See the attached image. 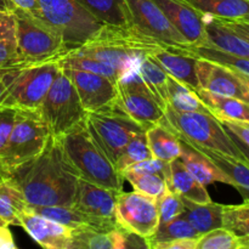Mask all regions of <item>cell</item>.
Masks as SVG:
<instances>
[{
	"mask_svg": "<svg viewBox=\"0 0 249 249\" xmlns=\"http://www.w3.org/2000/svg\"><path fill=\"white\" fill-rule=\"evenodd\" d=\"M12 178L29 206H72L79 177L66 158L58 136L50 134L39 156Z\"/></svg>",
	"mask_w": 249,
	"mask_h": 249,
	"instance_id": "cell-1",
	"label": "cell"
},
{
	"mask_svg": "<svg viewBox=\"0 0 249 249\" xmlns=\"http://www.w3.org/2000/svg\"><path fill=\"white\" fill-rule=\"evenodd\" d=\"M58 139L66 158L80 179L116 192L123 191V175L94 140L85 118Z\"/></svg>",
	"mask_w": 249,
	"mask_h": 249,
	"instance_id": "cell-2",
	"label": "cell"
},
{
	"mask_svg": "<svg viewBox=\"0 0 249 249\" xmlns=\"http://www.w3.org/2000/svg\"><path fill=\"white\" fill-rule=\"evenodd\" d=\"M160 46L135 36L126 27L104 26L91 39L72 53L112 66L121 79L124 74L138 68L141 57Z\"/></svg>",
	"mask_w": 249,
	"mask_h": 249,
	"instance_id": "cell-3",
	"label": "cell"
},
{
	"mask_svg": "<svg viewBox=\"0 0 249 249\" xmlns=\"http://www.w3.org/2000/svg\"><path fill=\"white\" fill-rule=\"evenodd\" d=\"M60 70L58 61L4 68L5 90L0 105L15 109H39Z\"/></svg>",
	"mask_w": 249,
	"mask_h": 249,
	"instance_id": "cell-4",
	"label": "cell"
},
{
	"mask_svg": "<svg viewBox=\"0 0 249 249\" xmlns=\"http://www.w3.org/2000/svg\"><path fill=\"white\" fill-rule=\"evenodd\" d=\"M163 121L178 138L194 147L201 151H213L246 162L245 156L238 150L230 134L213 114L182 113L167 104Z\"/></svg>",
	"mask_w": 249,
	"mask_h": 249,
	"instance_id": "cell-5",
	"label": "cell"
},
{
	"mask_svg": "<svg viewBox=\"0 0 249 249\" xmlns=\"http://www.w3.org/2000/svg\"><path fill=\"white\" fill-rule=\"evenodd\" d=\"M50 130L39 109H16L11 133L0 152V177H12L39 156Z\"/></svg>",
	"mask_w": 249,
	"mask_h": 249,
	"instance_id": "cell-6",
	"label": "cell"
},
{
	"mask_svg": "<svg viewBox=\"0 0 249 249\" xmlns=\"http://www.w3.org/2000/svg\"><path fill=\"white\" fill-rule=\"evenodd\" d=\"M15 15V40L17 53L23 63L60 61L70 49L62 36L40 17L17 9Z\"/></svg>",
	"mask_w": 249,
	"mask_h": 249,
	"instance_id": "cell-7",
	"label": "cell"
},
{
	"mask_svg": "<svg viewBox=\"0 0 249 249\" xmlns=\"http://www.w3.org/2000/svg\"><path fill=\"white\" fill-rule=\"evenodd\" d=\"M38 17L60 33L70 51L83 45L105 26L77 0H38Z\"/></svg>",
	"mask_w": 249,
	"mask_h": 249,
	"instance_id": "cell-8",
	"label": "cell"
},
{
	"mask_svg": "<svg viewBox=\"0 0 249 249\" xmlns=\"http://www.w3.org/2000/svg\"><path fill=\"white\" fill-rule=\"evenodd\" d=\"M126 28L145 40L168 49L190 46L155 0H124Z\"/></svg>",
	"mask_w": 249,
	"mask_h": 249,
	"instance_id": "cell-9",
	"label": "cell"
},
{
	"mask_svg": "<svg viewBox=\"0 0 249 249\" xmlns=\"http://www.w3.org/2000/svg\"><path fill=\"white\" fill-rule=\"evenodd\" d=\"M39 112L48 124L50 134L55 136L65 134L87 116L72 80L62 67L51 84Z\"/></svg>",
	"mask_w": 249,
	"mask_h": 249,
	"instance_id": "cell-10",
	"label": "cell"
},
{
	"mask_svg": "<svg viewBox=\"0 0 249 249\" xmlns=\"http://www.w3.org/2000/svg\"><path fill=\"white\" fill-rule=\"evenodd\" d=\"M85 123L94 140L113 164L131 139L146 131L142 125L114 107L106 111L89 112L85 116Z\"/></svg>",
	"mask_w": 249,
	"mask_h": 249,
	"instance_id": "cell-11",
	"label": "cell"
},
{
	"mask_svg": "<svg viewBox=\"0 0 249 249\" xmlns=\"http://www.w3.org/2000/svg\"><path fill=\"white\" fill-rule=\"evenodd\" d=\"M117 96L113 107L135 121L145 129L164 118V107L152 94L138 68L124 74L116 83Z\"/></svg>",
	"mask_w": 249,
	"mask_h": 249,
	"instance_id": "cell-12",
	"label": "cell"
},
{
	"mask_svg": "<svg viewBox=\"0 0 249 249\" xmlns=\"http://www.w3.org/2000/svg\"><path fill=\"white\" fill-rule=\"evenodd\" d=\"M116 220L125 232L147 240L160 225L157 201L138 191L118 192Z\"/></svg>",
	"mask_w": 249,
	"mask_h": 249,
	"instance_id": "cell-13",
	"label": "cell"
},
{
	"mask_svg": "<svg viewBox=\"0 0 249 249\" xmlns=\"http://www.w3.org/2000/svg\"><path fill=\"white\" fill-rule=\"evenodd\" d=\"M117 194L79 178L72 207L91 219L95 228H121L116 220Z\"/></svg>",
	"mask_w": 249,
	"mask_h": 249,
	"instance_id": "cell-14",
	"label": "cell"
},
{
	"mask_svg": "<svg viewBox=\"0 0 249 249\" xmlns=\"http://www.w3.org/2000/svg\"><path fill=\"white\" fill-rule=\"evenodd\" d=\"M62 68L72 80L80 104L87 113L113 108L117 96V87L113 80L88 71L70 67Z\"/></svg>",
	"mask_w": 249,
	"mask_h": 249,
	"instance_id": "cell-15",
	"label": "cell"
},
{
	"mask_svg": "<svg viewBox=\"0 0 249 249\" xmlns=\"http://www.w3.org/2000/svg\"><path fill=\"white\" fill-rule=\"evenodd\" d=\"M197 78L199 89L249 102V92L240 77L220 63L197 57Z\"/></svg>",
	"mask_w": 249,
	"mask_h": 249,
	"instance_id": "cell-16",
	"label": "cell"
},
{
	"mask_svg": "<svg viewBox=\"0 0 249 249\" xmlns=\"http://www.w3.org/2000/svg\"><path fill=\"white\" fill-rule=\"evenodd\" d=\"M19 226L43 248L71 249L72 229L34 213L29 207L19 215Z\"/></svg>",
	"mask_w": 249,
	"mask_h": 249,
	"instance_id": "cell-17",
	"label": "cell"
},
{
	"mask_svg": "<svg viewBox=\"0 0 249 249\" xmlns=\"http://www.w3.org/2000/svg\"><path fill=\"white\" fill-rule=\"evenodd\" d=\"M170 23L192 45H201L206 36V16L182 0H155Z\"/></svg>",
	"mask_w": 249,
	"mask_h": 249,
	"instance_id": "cell-18",
	"label": "cell"
},
{
	"mask_svg": "<svg viewBox=\"0 0 249 249\" xmlns=\"http://www.w3.org/2000/svg\"><path fill=\"white\" fill-rule=\"evenodd\" d=\"M148 55L167 72L168 75L194 89H199L197 78V57L184 49H168L160 46Z\"/></svg>",
	"mask_w": 249,
	"mask_h": 249,
	"instance_id": "cell-19",
	"label": "cell"
},
{
	"mask_svg": "<svg viewBox=\"0 0 249 249\" xmlns=\"http://www.w3.org/2000/svg\"><path fill=\"white\" fill-rule=\"evenodd\" d=\"M130 233L122 228L99 229L90 225L72 229L71 249H125Z\"/></svg>",
	"mask_w": 249,
	"mask_h": 249,
	"instance_id": "cell-20",
	"label": "cell"
},
{
	"mask_svg": "<svg viewBox=\"0 0 249 249\" xmlns=\"http://www.w3.org/2000/svg\"><path fill=\"white\" fill-rule=\"evenodd\" d=\"M180 143H181V155L179 160L186 167V169L196 178L197 181H199L204 186L213 182H223V184L235 187L232 179L226 175L208 156L181 139H180Z\"/></svg>",
	"mask_w": 249,
	"mask_h": 249,
	"instance_id": "cell-21",
	"label": "cell"
},
{
	"mask_svg": "<svg viewBox=\"0 0 249 249\" xmlns=\"http://www.w3.org/2000/svg\"><path fill=\"white\" fill-rule=\"evenodd\" d=\"M201 45L249 60V41L221 23L218 18L206 16V36Z\"/></svg>",
	"mask_w": 249,
	"mask_h": 249,
	"instance_id": "cell-22",
	"label": "cell"
},
{
	"mask_svg": "<svg viewBox=\"0 0 249 249\" xmlns=\"http://www.w3.org/2000/svg\"><path fill=\"white\" fill-rule=\"evenodd\" d=\"M197 95L219 121H230L249 124V102L232 96L213 94L198 89Z\"/></svg>",
	"mask_w": 249,
	"mask_h": 249,
	"instance_id": "cell-23",
	"label": "cell"
},
{
	"mask_svg": "<svg viewBox=\"0 0 249 249\" xmlns=\"http://www.w3.org/2000/svg\"><path fill=\"white\" fill-rule=\"evenodd\" d=\"M165 181L167 186L175 194L180 195L182 198L190 199L196 203L212 202L206 186L197 181L196 178L186 169L179 158L170 162L169 175Z\"/></svg>",
	"mask_w": 249,
	"mask_h": 249,
	"instance_id": "cell-24",
	"label": "cell"
},
{
	"mask_svg": "<svg viewBox=\"0 0 249 249\" xmlns=\"http://www.w3.org/2000/svg\"><path fill=\"white\" fill-rule=\"evenodd\" d=\"M28 207V202L14 178L0 177V220L9 226H19V215Z\"/></svg>",
	"mask_w": 249,
	"mask_h": 249,
	"instance_id": "cell-25",
	"label": "cell"
},
{
	"mask_svg": "<svg viewBox=\"0 0 249 249\" xmlns=\"http://www.w3.org/2000/svg\"><path fill=\"white\" fill-rule=\"evenodd\" d=\"M146 139L152 157L172 162L180 158L181 143L177 134L165 124L164 121L153 124L146 129Z\"/></svg>",
	"mask_w": 249,
	"mask_h": 249,
	"instance_id": "cell-26",
	"label": "cell"
},
{
	"mask_svg": "<svg viewBox=\"0 0 249 249\" xmlns=\"http://www.w3.org/2000/svg\"><path fill=\"white\" fill-rule=\"evenodd\" d=\"M185 211L182 215L199 233H206L213 229L223 226V209L224 204L214 203H196L190 199L184 198Z\"/></svg>",
	"mask_w": 249,
	"mask_h": 249,
	"instance_id": "cell-27",
	"label": "cell"
},
{
	"mask_svg": "<svg viewBox=\"0 0 249 249\" xmlns=\"http://www.w3.org/2000/svg\"><path fill=\"white\" fill-rule=\"evenodd\" d=\"M204 16L241 19L249 16V0H182Z\"/></svg>",
	"mask_w": 249,
	"mask_h": 249,
	"instance_id": "cell-28",
	"label": "cell"
},
{
	"mask_svg": "<svg viewBox=\"0 0 249 249\" xmlns=\"http://www.w3.org/2000/svg\"><path fill=\"white\" fill-rule=\"evenodd\" d=\"M167 90L168 105H170L177 111L182 113L196 112V113L212 114L211 109L203 104L194 89L170 75H168L167 79Z\"/></svg>",
	"mask_w": 249,
	"mask_h": 249,
	"instance_id": "cell-29",
	"label": "cell"
},
{
	"mask_svg": "<svg viewBox=\"0 0 249 249\" xmlns=\"http://www.w3.org/2000/svg\"><path fill=\"white\" fill-rule=\"evenodd\" d=\"M198 150V148H197ZM201 151V150H199ZM204 155L208 156L226 175L232 179L235 189L238 190L245 199H249V164L247 162L230 157V156L221 155L213 151H202Z\"/></svg>",
	"mask_w": 249,
	"mask_h": 249,
	"instance_id": "cell-30",
	"label": "cell"
},
{
	"mask_svg": "<svg viewBox=\"0 0 249 249\" xmlns=\"http://www.w3.org/2000/svg\"><path fill=\"white\" fill-rule=\"evenodd\" d=\"M138 71L140 77L152 91L163 107L168 104L167 79L168 74L150 55H145L139 61Z\"/></svg>",
	"mask_w": 249,
	"mask_h": 249,
	"instance_id": "cell-31",
	"label": "cell"
},
{
	"mask_svg": "<svg viewBox=\"0 0 249 249\" xmlns=\"http://www.w3.org/2000/svg\"><path fill=\"white\" fill-rule=\"evenodd\" d=\"M223 228L237 237L241 249H249V199L242 204L224 206Z\"/></svg>",
	"mask_w": 249,
	"mask_h": 249,
	"instance_id": "cell-32",
	"label": "cell"
},
{
	"mask_svg": "<svg viewBox=\"0 0 249 249\" xmlns=\"http://www.w3.org/2000/svg\"><path fill=\"white\" fill-rule=\"evenodd\" d=\"M105 26L126 27L124 0H77Z\"/></svg>",
	"mask_w": 249,
	"mask_h": 249,
	"instance_id": "cell-33",
	"label": "cell"
},
{
	"mask_svg": "<svg viewBox=\"0 0 249 249\" xmlns=\"http://www.w3.org/2000/svg\"><path fill=\"white\" fill-rule=\"evenodd\" d=\"M199 233L195 230L194 226L180 215L165 224H160L156 232L145 241L146 248H152L156 243L167 242V241L180 240V238H198Z\"/></svg>",
	"mask_w": 249,
	"mask_h": 249,
	"instance_id": "cell-34",
	"label": "cell"
},
{
	"mask_svg": "<svg viewBox=\"0 0 249 249\" xmlns=\"http://www.w3.org/2000/svg\"><path fill=\"white\" fill-rule=\"evenodd\" d=\"M29 208L34 213L51 219V220L56 221L58 224H62V225L67 226L70 229H77L84 225L94 226L91 219L73 208L72 206H29Z\"/></svg>",
	"mask_w": 249,
	"mask_h": 249,
	"instance_id": "cell-35",
	"label": "cell"
},
{
	"mask_svg": "<svg viewBox=\"0 0 249 249\" xmlns=\"http://www.w3.org/2000/svg\"><path fill=\"white\" fill-rule=\"evenodd\" d=\"M184 50H186L187 53L196 56V57L206 58V60L220 63V65L225 66V67L230 68V70L235 71V72H241L249 75L248 58L230 55V53H224V51H220L218 50V49H214L212 48V46H207V45L187 46V48H185Z\"/></svg>",
	"mask_w": 249,
	"mask_h": 249,
	"instance_id": "cell-36",
	"label": "cell"
},
{
	"mask_svg": "<svg viewBox=\"0 0 249 249\" xmlns=\"http://www.w3.org/2000/svg\"><path fill=\"white\" fill-rule=\"evenodd\" d=\"M58 62H60V65L62 66V67L77 68V70L88 71V72L105 75V77L113 80L114 83H117L119 80L118 72H117L112 66L107 65V63L102 62V61L88 57V56H83L79 55V53H72V51L66 53Z\"/></svg>",
	"mask_w": 249,
	"mask_h": 249,
	"instance_id": "cell-37",
	"label": "cell"
},
{
	"mask_svg": "<svg viewBox=\"0 0 249 249\" xmlns=\"http://www.w3.org/2000/svg\"><path fill=\"white\" fill-rule=\"evenodd\" d=\"M151 157H152V155H151L150 147H148L145 131V133L139 134L135 138L131 139L130 142L122 151L114 165H116L117 170L122 174V173L128 170L129 168H131L136 163L142 162V160Z\"/></svg>",
	"mask_w": 249,
	"mask_h": 249,
	"instance_id": "cell-38",
	"label": "cell"
},
{
	"mask_svg": "<svg viewBox=\"0 0 249 249\" xmlns=\"http://www.w3.org/2000/svg\"><path fill=\"white\" fill-rule=\"evenodd\" d=\"M122 175L124 180L129 181V184L134 187V191H138L153 198H158L168 187L164 178L160 175L131 172V170H125L122 173Z\"/></svg>",
	"mask_w": 249,
	"mask_h": 249,
	"instance_id": "cell-39",
	"label": "cell"
},
{
	"mask_svg": "<svg viewBox=\"0 0 249 249\" xmlns=\"http://www.w3.org/2000/svg\"><path fill=\"white\" fill-rule=\"evenodd\" d=\"M196 249H241L237 237L225 228H216L197 238Z\"/></svg>",
	"mask_w": 249,
	"mask_h": 249,
	"instance_id": "cell-40",
	"label": "cell"
},
{
	"mask_svg": "<svg viewBox=\"0 0 249 249\" xmlns=\"http://www.w3.org/2000/svg\"><path fill=\"white\" fill-rule=\"evenodd\" d=\"M157 201L158 215H160V224H165L178 216L182 215L185 211L184 198L180 195L167 187L165 191L160 195Z\"/></svg>",
	"mask_w": 249,
	"mask_h": 249,
	"instance_id": "cell-41",
	"label": "cell"
},
{
	"mask_svg": "<svg viewBox=\"0 0 249 249\" xmlns=\"http://www.w3.org/2000/svg\"><path fill=\"white\" fill-rule=\"evenodd\" d=\"M128 170L138 173H148V174H156L160 177L164 178L167 180L168 175H169L170 170V162H165V160H158V158L151 157L147 160L139 162L134 164L133 167L129 168Z\"/></svg>",
	"mask_w": 249,
	"mask_h": 249,
	"instance_id": "cell-42",
	"label": "cell"
},
{
	"mask_svg": "<svg viewBox=\"0 0 249 249\" xmlns=\"http://www.w3.org/2000/svg\"><path fill=\"white\" fill-rule=\"evenodd\" d=\"M23 63L19 58L16 40H0V70Z\"/></svg>",
	"mask_w": 249,
	"mask_h": 249,
	"instance_id": "cell-43",
	"label": "cell"
},
{
	"mask_svg": "<svg viewBox=\"0 0 249 249\" xmlns=\"http://www.w3.org/2000/svg\"><path fill=\"white\" fill-rule=\"evenodd\" d=\"M15 117H16V109L0 105V152L11 133Z\"/></svg>",
	"mask_w": 249,
	"mask_h": 249,
	"instance_id": "cell-44",
	"label": "cell"
},
{
	"mask_svg": "<svg viewBox=\"0 0 249 249\" xmlns=\"http://www.w3.org/2000/svg\"><path fill=\"white\" fill-rule=\"evenodd\" d=\"M15 39V15L14 12L0 11V40Z\"/></svg>",
	"mask_w": 249,
	"mask_h": 249,
	"instance_id": "cell-45",
	"label": "cell"
},
{
	"mask_svg": "<svg viewBox=\"0 0 249 249\" xmlns=\"http://www.w3.org/2000/svg\"><path fill=\"white\" fill-rule=\"evenodd\" d=\"M220 123L229 134H232L238 140L249 146V124L230 121H220Z\"/></svg>",
	"mask_w": 249,
	"mask_h": 249,
	"instance_id": "cell-46",
	"label": "cell"
},
{
	"mask_svg": "<svg viewBox=\"0 0 249 249\" xmlns=\"http://www.w3.org/2000/svg\"><path fill=\"white\" fill-rule=\"evenodd\" d=\"M196 245L197 238H180V240L156 243L151 249H196Z\"/></svg>",
	"mask_w": 249,
	"mask_h": 249,
	"instance_id": "cell-47",
	"label": "cell"
},
{
	"mask_svg": "<svg viewBox=\"0 0 249 249\" xmlns=\"http://www.w3.org/2000/svg\"><path fill=\"white\" fill-rule=\"evenodd\" d=\"M219 21L223 24H225L226 27H229L230 29H232L236 34H238L240 36H242L243 39L249 41V23L243 21H238V19H221L218 18Z\"/></svg>",
	"mask_w": 249,
	"mask_h": 249,
	"instance_id": "cell-48",
	"label": "cell"
},
{
	"mask_svg": "<svg viewBox=\"0 0 249 249\" xmlns=\"http://www.w3.org/2000/svg\"><path fill=\"white\" fill-rule=\"evenodd\" d=\"M14 236L10 231L9 225H0V249H16Z\"/></svg>",
	"mask_w": 249,
	"mask_h": 249,
	"instance_id": "cell-49",
	"label": "cell"
},
{
	"mask_svg": "<svg viewBox=\"0 0 249 249\" xmlns=\"http://www.w3.org/2000/svg\"><path fill=\"white\" fill-rule=\"evenodd\" d=\"M17 9L24 10V11L33 14L34 16L39 15L38 0H11Z\"/></svg>",
	"mask_w": 249,
	"mask_h": 249,
	"instance_id": "cell-50",
	"label": "cell"
},
{
	"mask_svg": "<svg viewBox=\"0 0 249 249\" xmlns=\"http://www.w3.org/2000/svg\"><path fill=\"white\" fill-rule=\"evenodd\" d=\"M230 136H231V138H232L233 142L236 143V146H237V147H238V150L241 151V153H242V155L245 156L246 162H247L248 164H249V146L246 145V143L242 142V141H241V140H238V139L236 138V136H233L232 134H230Z\"/></svg>",
	"mask_w": 249,
	"mask_h": 249,
	"instance_id": "cell-51",
	"label": "cell"
},
{
	"mask_svg": "<svg viewBox=\"0 0 249 249\" xmlns=\"http://www.w3.org/2000/svg\"><path fill=\"white\" fill-rule=\"evenodd\" d=\"M16 6L11 0H0V11L2 12H14Z\"/></svg>",
	"mask_w": 249,
	"mask_h": 249,
	"instance_id": "cell-52",
	"label": "cell"
},
{
	"mask_svg": "<svg viewBox=\"0 0 249 249\" xmlns=\"http://www.w3.org/2000/svg\"><path fill=\"white\" fill-rule=\"evenodd\" d=\"M235 72V71H233ZM236 74L240 77V79L242 80L243 84L246 85V88H247L248 92H249V75L248 74H245V73H241V72H236Z\"/></svg>",
	"mask_w": 249,
	"mask_h": 249,
	"instance_id": "cell-53",
	"label": "cell"
},
{
	"mask_svg": "<svg viewBox=\"0 0 249 249\" xmlns=\"http://www.w3.org/2000/svg\"><path fill=\"white\" fill-rule=\"evenodd\" d=\"M5 90V83H4V78H2V70H0V99H1L2 94H4Z\"/></svg>",
	"mask_w": 249,
	"mask_h": 249,
	"instance_id": "cell-54",
	"label": "cell"
},
{
	"mask_svg": "<svg viewBox=\"0 0 249 249\" xmlns=\"http://www.w3.org/2000/svg\"><path fill=\"white\" fill-rule=\"evenodd\" d=\"M238 21H243V22H247V23H249V16H246V17H243V18L238 19Z\"/></svg>",
	"mask_w": 249,
	"mask_h": 249,
	"instance_id": "cell-55",
	"label": "cell"
},
{
	"mask_svg": "<svg viewBox=\"0 0 249 249\" xmlns=\"http://www.w3.org/2000/svg\"><path fill=\"white\" fill-rule=\"evenodd\" d=\"M0 225H4V223H2L1 220H0ZM5 225H6V224H5Z\"/></svg>",
	"mask_w": 249,
	"mask_h": 249,
	"instance_id": "cell-56",
	"label": "cell"
}]
</instances>
